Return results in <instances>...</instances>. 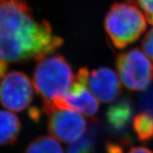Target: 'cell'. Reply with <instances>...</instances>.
I'll return each mask as SVG.
<instances>
[{"instance_id": "cell-19", "label": "cell", "mask_w": 153, "mask_h": 153, "mask_svg": "<svg viewBox=\"0 0 153 153\" xmlns=\"http://www.w3.org/2000/svg\"><path fill=\"white\" fill-rule=\"evenodd\" d=\"M7 67H8L7 62L0 59V81H2L3 76L6 74V73L7 71Z\"/></svg>"}, {"instance_id": "cell-13", "label": "cell", "mask_w": 153, "mask_h": 153, "mask_svg": "<svg viewBox=\"0 0 153 153\" xmlns=\"http://www.w3.org/2000/svg\"><path fill=\"white\" fill-rule=\"evenodd\" d=\"M96 142V130L91 127L82 137L69 145L66 153H95Z\"/></svg>"}, {"instance_id": "cell-18", "label": "cell", "mask_w": 153, "mask_h": 153, "mask_svg": "<svg viewBox=\"0 0 153 153\" xmlns=\"http://www.w3.org/2000/svg\"><path fill=\"white\" fill-rule=\"evenodd\" d=\"M127 153H153V152L145 147H134L131 148Z\"/></svg>"}, {"instance_id": "cell-15", "label": "cell", "mask_w": 153, "mask_h": 153, "mask_svg": "<svg viewBox=\"0 0 153 153\" xmlns=\"http://www.w3.org/2000/svg\"><path fill=\"white\" fill-rule=\"evenodd\" d=\"M139 106L144 112L153 115V85L141 96Z\"/></svg>"}, {"instance_id": "cell-12", "label": "cell", "mask_w": 153, "mask_h": 153, "mask_svg": "<svg viewBox=\"0 0 153 153\" xmlns=\"http://www.w3.org/2000/svg\"><path fill=\"white\" fill-rule=\"evenodd\" d=\"M25 153H64V152L55 137L41 136L29 144Z\"/></svg>"}, {"instance_id": "cell-10", "label": "cell", "mask_w": 153, "mask_h": 153, "mask_svg": "<svg viewBox=\"0 0 153 153\" xmlns=\"http://www.w3.org/2000/svg\"><path fill=\"white\" fill-rule=\"evenodd\" d=\"M20 120L10 111L0 110V146L13 145L20 131Z\"/></svg>"}, {"instance_id": "cell-8", "label": "cell", "mask_w": 153, "mask_h": 153, "mask_svg": "<svg viewBox=\"0 0 153 153\" xmlns=\"http://www.w3.org/2000/svg\"><path fill=\"white\" fill-rule=\"evenodd\" d=\"M62 103L65 109H73L82 113L92 120H96L99 111V100L87 86L76 80L68 92L62 97Z\"/></svg>"}, {"instance_id": "cell-6", "label": "cell", "mask_w": 153, "mask_h": 153, "mask_svg": "<svg viewBox=\"0 0 153 153\" xmlns=\"http://www.w3.org/2000/svg\"><path fill=\"white\" fill-rule=\"evenodd\" d=\"M33 97L32 83L24 73L10 71L0 81V103L10 111L24 110L31 103Z\"/></svg>"}, {"instance_id": "cell-16", "label": "cell", "mask_w": 153, "mask_h": 153, "mask_svg": "<svg viewBox=\"0 0 153 153\" xmlns=\"http://www.w3.org/2000/svg\"><path fill=\"white\" fill-rule=\"evenodd\" d=\"M144 53L153 61V27L149 30L142 41Z\"/></svg>"}, {"instance_id": "cell-14", "label": "cell", "mask_w": 153, "mask_h": 153, "mask_svg": "<svg viewBox=\"0 0 153 153\" xmlns=\"http://www.w3.org/2000/svg\"><path fill=\"white\" fill-rule=\"evenodd\" d=\"M128 3L136 6L145 15L146 20L153 25V0H127Z\"/></svg>"}, {"instance_id": "cell-17", "label": "cell", "mask_w": 153, "mask_h": 153, "mask_svg": "<svg viewBox=\"0 0 153 153\" xmlns=\"http://www.w3.org/2000/svg\"><path fill=\"white\" fill-rule=\"evenodd\" d=\"M105 149L107 153H123V148L121 145L112 142L107 143Z\"/></svg>"}, {"instance_id": "cell-1", "label": "cell", "mask_w": 153, "mask_h": 153, "mask_svg": "<svg viewBox=\"0 0 153 153\" xmlns=\"http://www.w3.org/2000/svg\"><path fill=\"white\" fill-rule=\"evenodd\" d=\"M46 20L34 18L24 0H0V59L24 62L38 59L62 46Z\"/></svg>"}, {"instance_id": "cell-3", "label": "cell", "mask_w": 153, "mask_h": 153, "mask_svg": "<svg viewBox=\"0 0 153 153\" xmlns=\"http://www.w3.org/2000/svg\"><path fill=\"white\" fill-rule=\"evenodd\" d=\"M146 18L137 7L128 2H117L105 18V30L116 48L123 49L140 38L146 29Z\"/></svg>"}, {"instance_id": "cell-5", "label": "cell", "mask_w": 153, "mask_h": 153, "mask_svg": "<svg viewBox=\"0 0 153 153\" xmlns=\"http://www.w3.org/2000/svg\"><path fill=\"white\" fill-rule=\"evenodd\" d=\"M75 80L87 86L93 95L103 103L113 102L122 91L120 78L108 67H99L91 72L86 67L81 68Z\"/></svg>"}, {"instance_id": "cell-11", "label": "cell", "mask_w": 153, "mask_h": 153, "mask_svg": "<svg viewBox=\"0 0 153 153\" xmlns=\"http://www.w3.org/2000/svg\"><path fill=\"white\" fill-rule=\"evenodd\" d=\"M133 129L139 141L153 140V115L147 112L136 115L133 119Z\"/></svg>"}, {"instance_id": "cell-2", "label": "cell", "mask_w": 153, "mask_h": 153, "mask_svg": "<svg viewBox=\"0 0 153 153\" xmlns=\"http://www.w3.org/2000/svg\"><path fill=\"white\" fill-rule=\"evenodd\" d=\"M33 74V86L43 104L62 98L75 81L73 70L60 54H50L37 59Z\"/></svg>"}, {"instance_id": "cell-7", "label": "cell", "mask_w": 153, "mask_h": 153, "mask_svg": "<svg viewBox=\"0 0 153 153\" xmlns=\"http://www.w3.org/2000/svg\"><path fill=\"white\" fill-rule=\"evenodd\" d=\"M47 115L48 132L59 141L71 144L85 134L86 120L78 112L70 109H56Z\"/></svg>"}, {"instance_id": "cell-9", "label": "cell", "mask_w": 153, "mask_h": 153, "mask_svg": "<svg viewBox=\"0 0 153 153\" xmlns=\"http://www.w3.org/2000/svg\"><path fill=\"white\" fill-rule=\"evenodd\" d=\"M134 116V105L131 99L125 97L109 107L105 113L107 126L112 133H124Z\"/></svg>"}, {"instance_id": "cell-4", "label": "cell", "mask_w": 153, "mask_h": 153, "mask_svg": "<svg viewBox=\"0 0 153 153\" xmlns=\"http://www.w3.org/2000/svg\"><path fill=\"white\" fill-rule=\"evenodd\" d=\"M115 63L120 81L131 91H145L153 81V61L139 48L119 54Z\"/></svg>"}, {"instance_id": "cell-20", "label": "cell", "mask_w": 153, "mask_h": 153, "mask_svg": "<svg viewBox=\"0 0 153 153\" xmlns=\"http://www.w3.org/2000/svg\"><path fill=\"white\" fill-rule=\"evenodd\" d=\"M29 116L34 120H39V116H40V112L38 109L33 107L32 109H30L29 110Z\"/></svg>"}]
</instances>
